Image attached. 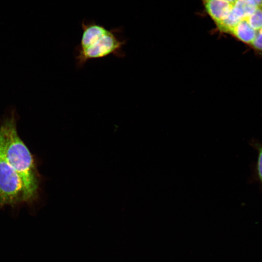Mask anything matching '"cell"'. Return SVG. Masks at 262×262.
<instances>
[{
	"mask_svg": "<svg viewBox=\"0 0 262 262\" xmlns=\"http://www.w3.org/2000/svg\"><path fill=\"white\" fill-rule=\"evenodd\" d=\"M16 123V112L13 110L0 125V148L21 179L26 202H31L37 196L39 176L31 153L18 135Z\"/></svg>",
	"mask_w": 262,
	"mask_h": 262,
	"instance_id": "1",
	"label": "cell"
},
{
	"mask_svg": "<svg viewBox=\"0 0 262 262\" xmlns=\"http://www.w3.org/2000/svg\"><path fill=\"white\" fill-rule=\"evenodd\" d=\"M80 43L75 48L77 68L82 67L92 59L103 58L112 54L117 57L125 56L122 49L126 40L120 37V28L107 30L94 21H83Z\"/></svg>",
	"mask_w": 262,
	"mask_h": 262,
	"instance_id": "2",
	"label": "cell"
},
{
	"mask_svg": "<svg viewBox=\"0 0 262 262\" xmlns=\"http://www.w3.org/2000/svg\"><path fill=\"white\" fill-rule=\"evenodd\" d=\"M23 202H26L23 182L0 148V205H15Z\"/></svg>",
	"mask_w": 262,
	"mask_h": 262,
	"instance_id": "3",
	"label": "cell"
},
{
	"mask_svg": "<svg viewBox=\"0 0 262 262\" xmlns=\"http://www.w3.org/2000/svg\"><path fill=\"white\" fill-rule=\"evenodd\" d=\"M257 31L254 30L246 19L239 22L231 30L230 33L246 45L250 47L253 42Z\"/></svg>",
	"mask_w": 262,
	"mask_h": 262,
	"instance_id": "4",
	"label": "cell"
},
{
	"mask_svg": "<svg viewBox=\"0 0 262 262\" xmlns=\"http://www.w3.org/2000/svg\"><path fill=\"white\" fill-rule=\"evenodd\" d=\"M246 20L251 27L258 32L262 28V6H258Z\"/></svg>",
	"mask_w": 262,
	"mask_h": 262,
	"instance_id": "5",
	"label": "cell"
},
{
	"mask_svg": "<svg viewBox=\"0 0 262 262\" xmlns=\"http://www.w3.org/2000/svg\"><path fill=\"white\" fill-rule=\"evenodd\" d=\"M250 47L257 52L262 53V28L258 31Z\"/></svg>",
	"mask_w": 262,
	"mask_h": 262,
	"instance_id": "6",
	"label": "cell"
},
{
	"mask_svg": "<svg viewBox=\"0 0 262 262\" xmlns=\"http://www.w3.org/2000/svg\"><path fill=\"white\" fill-rule=\"evenodd\" d=\"M258 156L257 163V171L258 177L262 183V145L257 146Z\"/></svg>",
	"mask_w": 262,
	"mask_h": 262,
	"instance_id": "7",
	"label": "cell"
},
{
	"mask_svg": "<svg viewBox=\"0 0 262 262\" xmlns=\"http://www.w3.org/2000/svg\"><path fill=\"white\" fill-rule=\"evenodd\" d=\"M258 6H262V0H252Z\"/></svg>",
	"mask_w": 262,
	"mask_h": 262,
	"instance_id": "8",
	"label": "cell"
}]
</instances>
